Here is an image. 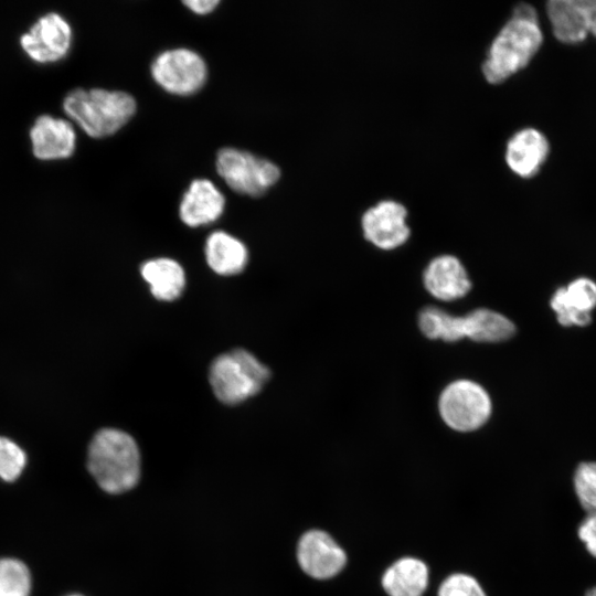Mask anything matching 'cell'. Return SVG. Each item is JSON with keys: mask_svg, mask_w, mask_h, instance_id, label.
I'll return each instance as SVG.
<instances>
[{"mask_svg": "<svg viewBox=\"0 0 596 596\" xmlns=\"http://www.w3.org/2000/svg\"><path fill=\"white\" fill-rule=\"evenodd\" d=\"M151 75L168 93L188 96L202 88L207 77V67L196 52L183 47L172 49L153 60Z\"/></svg>", "mask_w": 596, "mask_h": 596, "instance_id": "52a82bcc", "label": "cell"}, {"mask_svg": "<svg viewBox=\"0 0 596 596\" xmlns=\"http://www.w3.org/2000/svg\"><path fill=\"white\" fill-rule=\"evenodd\" d=\"M547 153L546 138L536 129L525 128L515 132L508 141L505 161L518 175L531 178L538 173Z\"/></svg>", "mask_w": 596, "mask_h": 596, "instance_id": "9a60e30c", "label": "cell"}, {"mask_svg": "<svg viewBox=\"0 0 596 596\" xmlns=\"http://www.w3.org/2000/svg\"><path fill=\"white\" fill-rule=\"evenodd\" d=\"M25 454L12 440L0 437V478L6 481L17 479L25 466Z\"/></svg>", "mask_w": 596, "mask_h": 596, "instance_id": "cb8c5ba5", "label": "cell"}, {"mask_svg": "<svg viewBox=\"0 0 596 596\" xmlns=\"http://www.w3.org/2000/svg\"><path fill=\"white\" fill-rule=\"evenodd\" d=\"M269 377V370L243 349L219 355L210 369V383L215 396L224 404L234 405L260 391Z\"/></svg>", "mask_w": 596, "mask_h": 596, "instance_id": "277c9868", "label": "cell"}, {"mask_svg": "<svg viewBox=\"0 0 596 596\" xmlns=\"http://www.w3.org/2000/svg\"><path fill=\"white\" fill-rule=\"evenodd\" d=\"M596 306V284L578 278L567 287L558 288L551 298V307L563 326H586Z\"/></svg>", "mask_w": 596, "mask_h": 596, "instance_id": "7c38bea8", "label": "cell"}, {"mask_svg": "<svg viewBox=\"0 0 596 596\" xmlns=\"http://www.w3.org/2000/svg\"><path fill=\"white\" fill-rule=\"evenodd\" d=\"M464 318L465 337L478 342H499L514 334V324L501 313L476 309Z\"/></svg>", "mask_w": 596, "mask_h": 596, "instance_id": "ffe728a7", "label": "cell"}, {"mask_svg": "<svg viewBox=\"0 0 596 596\" xmlns=\"http://www.w3.org/2000/svg\"><path fill=\"white\" fill-rule=\"evenodd\" d=\"M574 488L582 507L596 513V462H583L577 467Z\"/></svg>", "mask_w": 596, "mask_h": 596, "instance_id": "603a6c76", "label": "cell"}, {"mask_svg": "<svg viewBox=\"0 0 596 596\" xmlns=\"http://www.w3.org/2000/svg\"><path fill=\"white\" fill-rule=\"evenodd\" d=\"M579 539L588 552L596 557V513H589L578 528Z\"/></svg>", "mask_w": 596, "mask_h": 596, "instance_id": "484cf974", "label": "cell"}, {"mask_svg": "<svg viewBox=\"0 0 596 596\" xmlns=\"http://www.w3.org/2000/svg\"><path fill=\"white\" fill-rule=\"evenodd\" d=\"M586 596H596V587L592 588Z\"/></svg>", "mask_w": 596, "mask_h": 596, "instance_id": "f1b7e54d", "label": "cell"}, {"mask_svg": "<svg viewBox=\"0 0 596 596\" xmlns=\"http://www.w3.org/2000/svg\"><path fill=\"white\" fill-rule=\"evenodd\" d=\"M587 15L589 33L596 36V0H582Z\"/></svg>", "mask_w": 596, "mask_h": 596, "instance_id": "83f0119b", "label": "cell"}, {"mask_svg": "<svg viewBox=\"0 0 596 596\" xmlns=\"http://www.w3.org/2000/svg\"><path fill=\"white\" fill-rule=\"evenodd\" d=\"M225 199L207 179L193 180L179 206L181 221L191 227L210 224L223 213Z\"/></svg>", "mask_w": 596, "mask_h": 596, "instance_id": "8fae6325", "label": "cell"}, {"mask_svg": "<svg viewBox=\"0 0 596 596\" xmlns=\"http://www.w3.org/2000/svg\"><path fill=\"white\" fill-rule=\"evenodd\" d=\"M439 412L453 429L470 432L482 426L491 414V401L487 392L469 380L450 383L439 398Z\"/></svg>", "mask_w": 596, "mask_h": 596, "instance_id": "8992f818", "label": "cell"}, {"mask_svg": "<svg viewBox=\"0 0 596 596\" xmlns=\"http://www.w3.org/2000/svg\"><path fill=\"white\" fill-rule=\"evenodd\" d=\"M204 252L209 266L220 275L238 274L248 258L246 246L224 231H215L207 236Z\"/></svg>", "mask_w": 596, "mask_h": 596, "instance_id": "2e32d148", "label": "cell"}, {"mask_svg": "<svg viewBox=\"0 0 596 596\" xmlns=\"http://www.w3.org/2000/svg\"><path fill=\"white\" fill-rule=\"evenodd\" d=\"M31 587L30 573L18 560H0V596H28Z\"/></svg>", "mask_w": 596, "mask_h": 596, "instance_id": "7402d4cb", "label": "cell"}, {"mask_svg": "<svg viewBox=\"0 0 596 596\" xmlns=\"http://www.w3.org/2000/svg\"><path fill=\"white\" fill-rule=\"evenodd\" d=\"M438 596H486L479 583L467 574H453L440 585Z\"/></svg>", "mask_w": 596, "mask_h": 596, "instance_id": "d4e9b609", "label": "cell"}, {"mask_svg": "<svg viewBox=\"0 0 596 596\" xmlns=\"http://www.w3.org/2000/svg\"><path fill=\"white\" fill-rule=\"evenodd\" d=\"M72 30L57 13L41 17L30 31L22 35L21 45L34 61L46 63L62 58L70 50Z\"/></svg>", "mask_w": 596, "mask_h": 596, "instance_id": "9c48e42d", "label": "cell"}, {"mask_svg": "<svg viewBox=\"0 0 596 596\" xmlns=\"http://www.w3.org/2000/svg\"><path fill=\"white\" fill-rule=\"evenodd\" d=\"M424 285L435 298L449 301L468 294L471 283L459 259L451 255L434 258L424 272Z\"/></svg>", "mask_w": 596, "mask_h": 596, "instance_id": "4fadbf2b", "label": "cell"}, {"mask_svg": "<svg viewBox=\"0 0 596 596\" xmlns=\"http://www.w3.org/2000/svg\"><path fill=\"white\" fill-rule=\"evenodd\" d=\"M65 113L94 138L114 135L135 115V98L123 91L76 88L63 102Z\"/></svg>", "mask_w": 596, "mask_h": 596, "instance_id": "3957f363", "label": "cell"}, {"mask_svg": "<svg viewBox=\"0 0 596 596\" xmlns=\"http://www.w3.org/2000/svg\"><path fill=\"white\" fill-rule=\"evenodd\" d=\"M418 324L429 339L451 342L465 337L464 318L449 315L436 307L424 308L419 313Z\"/></svg>", "mask_w": 596, "mask_h": 596, "instance_id": "44dd1931", "label": "cell"}, {"mask_svg": "<svg viewBox=\"0 0 596 596\" xmlns=\"http://www.w3.org/2000/svg\"><path fill=\"white\" fill-rule=\"evenodd\" d=\"M88 470L107 492L131 489L140 477V454L135 439L115 428L97 432L88 448Z\"/></svg>", "mask_w": 596, "mask_h": 596, "instance_id": "7a4b0ae2", "label": "cell"}, {"mask_svg": "<svg viewBox=\"0 0 596 596\" xmlns=\"http://www.w3.org/2000/svg\"><path fill=\"white\" fill-rule=\"evenodd\" d=\"M141 275L149 284L151 294L160 300L178 298L185 286L183 268L171 258L160 257L143 263Z\"/></svg>", "mask_w": 596, "mask_h": 596, "instance_id": "d6986e66", "label": "cell"}, {"mask_svg": "<svg viewBox=\"0 0 596 596\" xmlns=\"http://www.w3.org/2000/svg\"><path fill=\"white\" fill-rule=\"evenodd\" d=\"M297 558L306 574L319 579L337 575L347 562L344 551L320 530L308 531L300 538Z\"/></svg>", "mask_w": 596, "mask_h": 596, "instance_id": "30bf717a", "label": "cell"}, {"mask_svg": "<svg viewBox=\"0 0 596 596\" xmlns=\"http://www.w3.org/2000/svg\"><path fill=\"white\" fill-rule=\"evenodd\" d=\"M33 153L40 159H62L75 149V131L72 125L49 115L40 116L30 130Z\"/></svg>", "mask_w": 596, "mask_h": 596, "instance_id": "5bb4252c", "label": "cell"}, {"mask_svg": "<svg viewBox=\"0 0 596 596\" xmlns=\"http://www.w3.org/2000/svg\"><path fill=\"white\" fill-rule=\"evenodd\" d=\"M542 41L534 8L528 3L518 4L489 47L482 64L486 79L499 84L522 70L538 52Z\"/></svg>", "mask_w": 596, "mask_h": 596, "instance_id": "6da1fadb", "label": "cell"}, {"mask_svg": "<svg viewBox=\"0 0 596 596\" xmlns=\"http://www.w3.org/2000/svg\"><path fill=\"white\" fill-rule=\"evenodd\" d=\"M407 211L396 201L385 200L365 211L362 216L364 237L382 249L404 244L409 236Z\"/></svg>", "mask_w": 596, "mask_h": 596, "instance_id": "ba28073f", "label": "cell"}, {"mask_svg": "<svg viewBox=\"0 0 596 596\" xmlns=\"http://www.w3.org/2000/svg\"><path fill=\"white\" fill-rule=\"evenodd\" d=\"M553 34L564 43H578L589 33L582 0H552L546 7Z\"/></svg>", "mask_w": 596, "mask_h": 596, "instance_id": "e0dca14e", "label": "cell"}, {"mask_svg": "<svg viewBox=\"0 0 596 596\" xmlns=\"http://www.w3.org/2000/svg\"><path fill=\"white\" fill-rule=\"evenodd\" d=\"M183 4L196 14L212 12L219 4V0H187Z\"/></svg>", "mask_w": 596, "mask_h": 596, "instance_id": "4316f807", "label": "cell"}, {"mask_svg": "<svg viewBox=\"0 0 596 596\" xmlns=\"http://www.w3.org/2000/svg\"><path fill=\"white\" fill-rule=\"evenodd\" d=\"M215 167L226 184L244 195H262L280 178L274 162L236 148L219 150Z\"/></svg>", "mask_w": 596, "mask_h": 596, "instance_id": "5b68a950", "label": "cell"}, {"mask_svg": "<svg viewBox=\"0 0 596 596\" xmlns=\"http://www.w3.org/2000/svg\"><path fill=\"white\" fill-rule=\"evenodd\" d=\"M427 583V566L414 557L396 561L382 577L383 588L390 596H422Z\"/></svg>", "mask_w": 596, "mask_h": 596, "instance_id": "ac0fdd59", "label": "cell"}]
</instances>
